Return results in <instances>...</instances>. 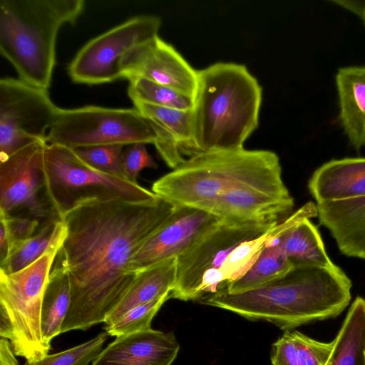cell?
Masks as SVG:
<instances>
[{"label":"cell","mask_w":365,"mask_h":365,"mask_svg":"<svg viewBox=\"0 0 365 365\" xmlns=\"http://www.w3.org/2000/svg\"><path fill=\"white\" fill-rule=\"evenodd\" d=\"M294 204L282 174H277L232 187L205 211L229 223H274L287 218Z\"/></svg>","instance_id":"cell-12"},{"label":"cell","mask_w":365,"mask_h":365,"mask_svg":"<svg viewBox=\"0 0 365 365\" xmlns=\"http://www.w3.org/2000/svg\"><path fill=\"white\" fill-rule=\"evenodd\" d=\"M278 223L235 224L220 220L177 258V277L170 298L185 302L197 300L203 278L217 270L233 249Z\"/></svg>","instance_id":"cell-11"},{"label":"cell","mask_w":365,"mask_h":365,"mask_svg":"<svg viewBox=\"0 0 365 365\" xmlns=\"http://www.w3.org/2000/svg\"><path fill=\"white\" fill-rule=\"evenodd\" d=\"M70 302L68 277L61 268L54 264L44 292L41 316L43 339L49 346L52 339L61 334Z\"/></svg>","instance_id":"cell-25"},{"label":"cell","mask_w":365,"mask_h":365,"mask_svg":"<svg viewBox=\"0 0 365 365\" xmlns=\"http://www.w3.org/2000/svg\"><path fill=\"white\" fill-rule=\"evenodd\" d=\"M174 210L159 197L140 202L93 197L59 217L67 234L54 264L71 287L61 333L105 323L137 276L128 270L131 258Z\"/></svg>","instance_id":"cell-1"},{"label":"cell","mask_w":365,"mask_h":365,"mask_svg":"<svg viewBox=\"0 0 365 365\" xmlns=\"http://www.w3.org/2000/svg\"><path fill=\"white\" fill-rule=\"evenodd\" d=\"M170 294L132 309L113 324L105 326V331L109 336L116 337L152 329L153 317L163 304L170 299Z\"/></svg>","instance_id":"cell-28"},{"label":"cell","mask_w":365,"mask_h":365,"mask_svg":"<svg viewBox=\"0 0 365 365\" xmlns=\"http://www.w3.org/2000/svg\"><path fill=\"white\" fill-rule=\"evenodd\" d=\"M161 19L140 15L129 19L87 42L68 67L76 83L95 85L122 78V66L135 49L158 36Z\"/></svg>","instance_id":"cell-9"},{"label":"cell","mask_w":365,"mask_h":365,"mask_svg":"<svg viewBox=\"0 0 365 365\" xmlns=\"http://www.w3.org/2000/svg\"><path fill=\"white\" fill-rule=\"evenodd\" d=\"M334 339L324 342L298 331L287 330L272 345V365H325Z\"/></svg>","instance_id":"cell-23"},{"label":"cell","mask_w":365,"mask_h":365,"mask_svg":"<svg viewBox=\"0 0 365 365\" xmlns=\"http://www.w3.org/2000/svg\"><path fill=\"white\" fill-rule=\"evenodd\" d=\"M124 178L137 182L140 172L145 168H157L158 165L147 151L144 143H135L123 151Z\"/></svg>","instance_id":"cell-31"},{"label":"cell","mask_w":365,"mask_h":365,"mask_svg":"<svg viewBox=\"0 0 365 365\" xmlns=\"http://www.w3.org/2000/svg\"><path fill=\"white\" fill-rule=\"evenodd\" d=\"M84 9L83 0L0 1V52L20 80L50 87L58 33L74 24Z\"/></svg>","instance_id":"cell-4"},{"label":"cell","mask_w":365,"mask_h":365,"mask_svg":"<svg viewBox=\"0 0 365 365\" xmlns=\"http://www.w3.org/2000/svg\"><path fill=\"white\" fill-rule=\"evenodd\" d=\"M317 203L365 195V158L331 160L319 167L308 182Z\"/></svg>","instance_id":"cell-19"},{"label":"cell","mask_w":365,"mask_h":365,"mask_svg":"<svg viewBox=\"0 0 365 365\" xmlns=\"http://www.w3.org/2000/svg\"><path fill=\"white\" fill-rule=\"evenodd\" d=\"M0 215L6 220L12 246L33 237L39 227V220L35 218L14 216L0 210Z\"/></svg>","instance_id":"cell-32"},{"label":"cell","mask_w":365,"mask_h":365,"mask_svg":"<svg viewBox=\"0 0 365 365\" xmlns=\"http://www.w3.org/2000/svg\"><path fill=\"white\" fill-rule=\"evenodd\" d=\"M293 267L278 246L264 245L250 269L222 292L236 294L257 288L283 277Z\"/></svg>","instance_id":"cell-26"},{"label":"cell","mask_w":365,"mask_h":365,"mask_svg":"<svg viewBox=\"0 0 365 365\" xmlns=\"http://www.w3.org/2000/svg\"><path fill=\"white\" fill-rule=\"evenodd\" d=\"M0 262H2L9 255L11 242L6 220L1 215H0Z\"/></svg>","instance_id":"cell-33"},{"label":"cell","mask_w":365,"mask_h":365,"mask_svg":"<svg viewBox=\"0 0 365 365\" xmlns=\"http://www.w3.org/2000/svg\"><path fill=\"white\" fill-rule=\"evenodd\" d=\"M325 365H365V299L356 297L334 339Z\"/></svg>","instance_id":"cell-22"},{"label":"cell","mask_w":365,"mask_h":365,"mask_svg":"<svg viewBox=\"0 0 365 365\" xmlns=\"http://www.w3.org/2000/svg\"><path fill=\"white\" fill-rule=\"evenodd\" d=\"M133 103L152 126L155 135L153 144L168 166L173 170L197 153L192 109L178 110L139 101Z\"/></svg>","instance_id":"cell-17"},{"label":"cell","mask_w":365,"mask_h":365,"mask_svg":"<svg viewBox=\"0 0 365 365\" xmlns=\"http://www.w3.org/2000/svg\"><path fill=\"white\" fill-rule=\"evenodd\" d=\"M281 173L279 158L271 150H210L187 158L154 182L151 191L174 207L205 210L234 187Z\"/></svg>","instance_id":"cell-5"},{"label":"cell","mask_w":365,"mask_h":365,"mask_svg":"<svg viewBox=\"0 0 365 365\" xmlns=\"http://www.w3.org/2000/svg\"><path fill=\"white\" fill-rule=\"evenodd\" d=\"M219 221L216 216L200 208L175 207L170 217L133 256L128 270L137 273L178 257Z\"/></svg>","instance_id":"cell-14"},{"label":"cell","mask_w":365,"mask_h":365,"mask_svg":"<svg viewBox=\"0 0 365 365\" xmlns=\"http://www.w3.org/2000/svg\"><path fill=\"white\" fill-rule=\"evenodd\" d=\"M59 108L47 89L19 78H1L0 162L35 141L46 142Z\"/></svg>","instance_id":"cell-10"},{"label":"cell","mask_w":365,"mask_h":365,"mask_svg":"<svg viewBox=\"0 0 365 365\" xmlns=\"http://www.w3.org/2000/svg\"><path fill=\"white\" fill-rule=\"evenodd\" d=\"M360 18L363 19V21H364V22L365 24V6H364L363 12H362L361 16Z\"/></svg>","instance_id":"cell-36"},{"label":"cell","mask_w":365,"mask_h":365,"mask_svg":"<svg viewBox=\"0 0 365 365\" xmlns=\"http://www.w3.org/2000/svg\"><path fill=\"white\" fill-rule=\"evenodd\" d=\"M108 333L102 331L93 339L65 351L48 354L41 360L24 365H88L99 355L108 338Z\"/></svg>","instance_id":"cell-29"},{"label":"cell","mask_w":365,"mask_h":365,"mask_svg":"<svg viewBox=\"0 0 365 365\" xmlns=\"http://www.w3.org/2000/svg\"><path fill=\"white\" fill-rule=\"evenodd\" d=\"M128 94L133 101H139L161 107L190 110L193 98L168 86L136 77L129 80Z\"/></svg>","instance_id":"cell-27"},{"label":"cell","mask_w":365,"mask_h":365,"mask_svg":"<svg viewBox=\"0 0 365 365\" xmlns=\"http://www.w3.org/2000/svg\"><path fill=\"white\" fill-rule=\"evenodd\" d=\"M192 123L197 153L244 148L259 125L262 88L247 66L217 62L197 70Z\"/></svg>","instance_id":"cell-3"},{"label":"cell","mask_w":365,"mask_h":365,"mask_svg":"<svg viewBox=\"0 0 365 365\" xmlns=\"http://www.w3.org/2000/svg\"><path fill=\"white\" fill-rule=\"evenodd\" d=\"M331 2L338 4L339 6L354 13L359 17H361V14L363 12L364 6H365V1H345V0H340V1H331Z\"/></svg>","instance_id":"cell-35"},{"label":"cell","mask_w":365,"mask_h":365,"mask_svg":"<svg viewBox=\"0 0 365 365\" xmlns=\"http://www.w3.org/2000/svg\"><path fill=\"white\" fill-rule=\"evenodd\" d=\"M41 225L33 237L12 246L7 258L0 262V272L11 274L28 267L53 244L66 238L67 229L61 219L51 218Z\"/></svg>","instance_id":"cell-24"},{"label":"cell","mask_w":365,"mask_h":365,"mask_svg":"<svg viewBox=\"0 0 365 365\" xmlns=\"http://www.w3.org/2000/svg\"><path fill=\"white\" fill-rule=\"evenodd\" d=\"M335 81L341 125L349 143L359 150L365 147V65L339 68Z\"/></svg>","instance_id":"cell-20"},{"label":"cell","mask_w":365,"mask_h":365,"mask_svg":"<svg viewBox=\"0 0 365 365\" xmlns=\"http://www.w3.org/2000/svg\"><path fill=\"white\" fill-rule=\"evenodd\" d=\"M179 350L173 332L150 329L116 336L92 365H171Z\"/></svg>","instance_id":"cell-16"},{"label":"cell","mask_w":365,"mask_h":365,"mask_svg":"<svg viewBox=\"0 0 365 365\" xmlns=\"http://www.w3.org/2000/svg\"><path fill=\"white\" fill-rule=\"evenodd\" d=\"M317 217L340 252L365 259V195L317 203Z\"/></svg>","instance_id":"cell-18"},{"label":"cell","mask_w":365,"mask_h":365,"mask_svg":"<svg viewBox=\"0 0 365 365\" xmlns=\"http://www.w3.org/2000/svg\"><path fill=\"white\" fill-rule=\"evenodd\" d=\"M143 78L168 86L193 98L197 70L159 36L137 48L125 59L122 78Z\"/></svg>","instance_id":"cell-15"},{"label":"cell","mask_w":365,"mask_h":365,"mask_svg":"<svg viewBox=\"0 0 365 365\" xmlns=\"http://www.w3.org/2000/svg\"><path fill=\"white\" fill-rule=\"evenodd\" d=\"M44 175L46 197L58 218L78 202L88 198L140 202L158 197L138 183L92 168L73 149L56 144L46 147Z\"/></svg>","instance_id":"cell-7"},{"label":"cell","mask_w":365,"mask_h":365,"mask_svg":"<svg viewBox=\"0 0 365 365\" xmlns=\"http://www.w3.org/2000/svg\"><path fill=\"white\" fill-rule=\"evenodd\" d=\"M351 281L336 264L299 266L267 284L245 292H220L199 300L250 320L287 331L338 317L349 304Z\"/></svg>","instance_id":"cell-2"},{"label":"cell","mask_w":365,"mask_h":365,"mask_svg":"<svg viewBox=\"0 0 365 365\" xmlns=\"http://www.w3.org/2000/svg\"><path fill=\"white\" fill-rule=\"evenodd\" d=\"M123 146L101 145L73 150L81 159L92 168L124 178Z\"/></svg>","instance_id":"cell-30"},{"label":"cell","mask_w":365,"mask_h":365,"mask_svg":"<svg viewBox=\"0 0 365 365\" xmlns=\"http://www.w3.org/2000/svg\"><path fill=\"white\" fill-rule=\"evenodd\" d=\"M177 258L162 262L137 272L134 282L108 317L105 325L113 324L139 305L170 293L176 281Z\"/></svg>","instance_id":"cell-21"},{"label":"cell","mask_w":365,"mask_h":365,"mask_svg":"<svg viewBox=\"0 0 365 365\" xmlns=\"http://www.w3.org/2000/svg\"><path fill=\"white\" fill-rule=\"evenodd\" d=\"M47 142L35 141L0 162V210L11 215L25 209L33 218H58L39 197L45 187L44 155Z\"/></svg>","instance_id":"cell-13"},{"label":"cell","mask_w":365,"mask_h":365,"mask_svg":"<svg viewBox=\"0 0 365 365\" xmlns=\"http://www.w3.org/2000/svg\"><path fill=\"white\" fill-rule=\"evenodd\" d=\"M155 137L150 123L135 107L86 106L60 108L46 142L77 149L101 145L153 144Z\"/></svg>","instance_id":"cell-8"},{"label":"cell","mask_w":365,"mask_h":365,"mask_svg":"<svg viewBox=\"0 0 365 365\" xmlns=\"http://www.w3.org/2000/svg\"><path fill=\"white\" fill-rule=\"evenodd\" d=\"M65 239L53 244L36 261L14 273L0 272V336L9 340L16 356L29 363L48 354L41 316L52 265Z\"/></svg>","instance_id":"cell-6"},{"label":"cell","mask_w":365,"mask_h":365,"mask_svg":"<svg viewBox=\"0 0 365 365\" xmlns=\"http://www.w3.org/2000/svg\"><path fill=\"white\" fill-rule=\"evenodd\" d=\"M0 365H19L9 339H0Z\"/></svg>","instance_id":"cell-34"}]
</instances>
